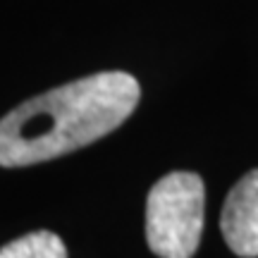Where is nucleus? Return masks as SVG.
<instances>
[{
	"label": "nucleus",
	"instance_id": "7ed1b4c3",
	"mask_svg": "<svg viewBox=\"0 0 258 258\" xmlns=\"http://www.w3.org/2000/svg\"><path fill=\"white\" fill-rule=\"evenodd\" d=\"M220 230L237 256H258V170H251L230 189L220 215Z\"/></svg>",
	"mask_w": 258,
	"mask_h": 258
},
{
	"label": "nucleus",
	"instance_id": "f03ea898",
	"mask_svg": "<svg viewBox=\"0 0 258 258\" xmlns=\"http://www.w3.org/2000/svg\"><path fill=\"white\" fill-rule=\"evenodd\" d=\"M206 186L196 172H170L146 199V241L160 258H191L201 244Z\"/></svg>",
	"mask_w": 258,
	"mask_h": 258
},
{
	"label": "nucleus",
	"instance_id": "f257e3e1",
	"mask_svg": "<svg viewBox=\"0 0 258 258\" xmlns=\"http://www.w3.org/2000/svg\"><path fill=\"white\" fill-rule=\"evenodd\" d=\"M141 86L127 72H98L34 96L0 120V167H27L108 137L134 112Z\"/></svg>",
	"mask_w": 258,
	"mask_h": 258
},
{
	"label": "nucleus",
	"instance_id": "20e7f679",
	"mask_svg": "<svg viewBox=\"0 0 258 258\" xmlns=\"http://www.w3.org/2000/svg\"><path fill=\"white\" fill-rule=\"evenodd\" d=\"M0 258H67V249L55 232L36 230L5 244Z\"/></svg>",
	"mask_w": 258,
	"mask_h": 258
}]
</instances>
